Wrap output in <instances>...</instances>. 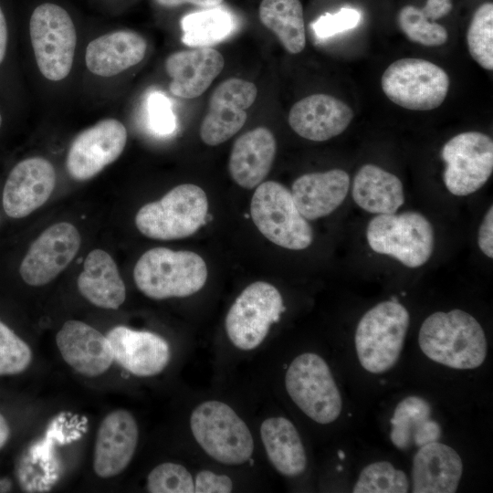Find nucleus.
Instances as JSON below:
<instances>
[{"label":"nucleus","instance_id":"2","mask_svg":"<svg viewBox=\"0 0 493 493\" xmlns=\"http://www.w3.org/2000/svg\"><path fill=\"white\" fill-rule=\"evenodd\" d=\"M208 276L205 260L196 253L154 247L143 253L135 264L133 279L148 298H184L198 292Z\"/></svg>","mask_w":493,"mask_h":493},{"label":"nucleus","instance_id":"26","mask_svg":"<svg viewBox=\"0 0 493 493\" xmlns=\"http://www.w3.org/2000/svg\"><path fill=\"white\" fill-rule=\"evenodd\" d=\"M80 294L93 305L117 309L126 299L125 284L109 253L94 249L89 253L77 280Z\"/></svg>","mask_w":493,"mask_h":493},{"label":"nucleus","instance_id":"12","mask_svg":"<svg viewBox=\"0 0 493 493\" xmlns=\"http://www.w3.org/2000/svg\"><path fill=\"white\" fill-rule=\"evenodd\" d=\"M446 163L443 180L454 195L465 196L479 190L493 171L492 139L479 131L452 137L442 148Z\"/></svg>","mask_w":493,"mask_h":493},{"label":"nucleus","instance_id":"36","mask_svg":"<svg viewBox=\"0 0 493 493\" xmlns=\"http://www.w3.org/2000/svg\"><path fill=\"white\" fill-rule=\"evenodd\" d=\"M32 361L30 347L0 320V376L23 372Z\"/></svg>","mask_w":493,"mask_h":493},{"label":"nucleus","instance_id":"5","mask_svg":"<svg viewBox=\"0 0 493 493\" xmlns=\"http://www.w3.org/2000/svg\"><path fill=\"white\" fill-rule=\"evenodd\" d=\"M207 210L205 191L198 185L184 184L171 189L159 201L141 207L135 225L142 235L152 239L184 238L205 224Z\"/></svg>","mask_w":493,"mask_h":493},{"label":"nucleus","instance_id":"15","mask_svg":"<svg viewBox=\"0 0 493 493\" xmlns=\"http://www.w3.org/2000/svg\"><path fill=\"white\" fill-rule=\"evenodd\" d=\"M257 89L254 83L231 78L213 92L208 111L200 126L202 141L210 146L221 144L245 124L246 110L255 102Z\"/></svg>","mask_w":493,"mask_h":493},{"label":"nucleus","instance_id":"38","mask_svg":"<svg viewBox=\"0 0 493 493\" xmlns=\"http://www.w3.org/2000/svg\"><path fill=\"white\" fill-rule=\"evenodd\" d=\"M149 122L152 130L159 135H169L176 126L171 102L161 92H152L148 98Z\"/></svg>","mask_w":493,"mask_h":493},{"label":"nucleus","instance_id":"24","mask_svg":"<svg viewBox=\"0 0 493 493\" xmlns=\"http://www.w3.org/2000/svg\"><path fill=\"white\" fill-rule=\"evenodd\" d=\"M277 152L273 133L265 127L253 129L237 138L232 147L228 170L239 186L252 189L268 174Z\"/></svg>","mask_w":493,"mask_h":493},{"label":"nucleus","instance_id":"37","mask_svg":"<svg viewBox=\"0 0 493 493\" xmlns=\"http://www.w3.org/2000/svg\"><path fill=\"white\" fill-rule=\"evenodd\" d=\"M361 14L352 8H341L334 14L326 13L311 24L318 38L324 39L354 28L360 22Z\"/></svg>","mask_w":493,"mask_h":493},{"label":"nucleus","instance_id":"6","mask_svg":"<svg viewBox=\"0 0 493 493\" xmlns=\"http://www.w3.org/2000/svg\"><path fill=\"white\" fill-rule=\"evenodd\" d=\"M366 238L374 252L393 257L408 267L425 264L435 241L431 223L415 211L377 215L368 224Z\"/></svg>","mask_w":493,"mask_h":493},{"label":"nucleus","instance_id":"35","mask_svg":"<svg viewBox=\"0 0 493 493\" xmlns=\"http://www.w3.org/2000/svg\"><path fill=\"white\" fill-rule=\"evenodd\" d=\"M147 489L152 493H194V480L184 466L164 462L149 473Z\"/></svg>","mask_w":493,"mask_h":493},{"label":"nucleus","instance_id":"20","mask_svg":"<svg viewBox=\"0 0 493 493\" xmlns=\"http://www.w3.org/2000/svg\"><path fill=\"white\" fill-rule=\"evenodd\" d=\"M353 116L352 110L342 100L318 93L301 99L291 107L288 123L300 137L324 142L343 132Z\"/></svg>","mask_w":493,"mask_h":493},{"label":"nucleus","instance_id":"14","mask_svg":"<svg viewBox=\"0 0 493 493\" xmlns=\"http://www.w3.org/2000/svg\"><path fill=\"white\" fill-rule=\"evenodd\" d=\"M80 235L69 223L47 227L30 246L19 273L29 286L39 287L52 281L72 261L80 246Z\"/></svg>","mask_w":493,"mask_h":493},{"label":"nucleus","instance_id":"13","mask_svg":"<svg viewBox=\"0 0 493 493\" xmlns=\"http://www.w3.org/2000/svg\"><path fill=\"white\" fill-rule=\"evenodd\" d=\"M127 142L125 126L116 119H105L81 131L72 142L66 166L69 175L86 181L116 161Z\"/></svg>","mask_w":493,"mask_h":493},{"label":"nucleus","instance_id":"4","mask_svg":"<svg viewBox=\"0 0 493 493\" xmlns=\"http://www.w3.org/2000/svg\"><path fill=\"white\" fill-rule=\"evenodd\" d=\"M409 323L407 309L397 301H383L369 309L355 331L361 365L372 373L390 370L399 359Z\"/></svg>","mask_w":493,"mask_h":493},{"label":"nucleus","instance_id":"8","mask_svg":"<svg viewBox=\"0 0 493 493\" xmlns=\"http://www.w3.org/2000/svg\"><path fill=\"white\" fill-rule=\"evenodd\" d=\"M286 390L294 404L319 424L335 421L342 408L340 391L322 357L313 352L297 356L285 374Z\"/></svg>","mask_w":493,"mask_h":493},{"label":"nucleus","instance_id":"32","mask_svg":"<svg viewBox=\"0 0 493 493\" xmlns=\"http://www.w3.org/2000/svg\"><path fill=\"white\" fill-rule=\"evenodd\" d=\"M467 43L473 59L483 68H493V4L484 3L470 21Z\"/></svg>","mask_w":493,"mask_h":493},{"label":"nucleus","instance_id":"33","mask_svg":"<svg viewBox=\"0 0 493 493\" xmlns=\"http://www.w3.org/2000/svg\"><path fill=\"white\" fill-rule=\"evenodd\" d=\"M409 489L406 474L388 461L366 466L360 473L353 493H405Z\"/></svg>","mask_w":493,"mask_h":493},{"label":"nucleus","instance_id":"31","mask_svg":"<svg viewBox=\"0 0 493 493\" xmlns=\"http://www.w3.org/2000/svg\"><path fill=\"white\" fill-rule=\"evenodd\" d=\"M182 41L190 47H209L227 37L235 27L231 12L210 7L184 16L181 21Z\"/></svg>","mask_w":493,"mask_h":493},{"label":"nucleus","instance_id":"28","mask_svg":"<svg viewBox=\"0 0 493 493\" xmlns=\"http://www.w3.org/2000/svg\"><path fill=\"white\" fill-rule=\"evenodd\" d=\"M441 428L432 419V408L424 398L410 395L395 407L391 419L390 438L394 446L401 450L421 447L438 441Z\"/></svg>","mask_w":493,"mask_h":493},{"label":"nucleus","instance_id":"1","mask_svg":"<svg viewBox=\"0 0 493 493\" xmlns=\"http://www.w3.org/2000/svg\"><path fill=\"white\" fill-rule=\"evenodd\" d=\"M419 346L429 359L450 368L475 369L488 353V342L479 322L461 309L437 311L421 325Z\"/></svg>","mask_w":493,"mask_h":493},{"label":"nucleus","instance_id":"29","mask_svg":"<svg viewBox=\"0 0 493 493\" xmlns=\"http://www.w3.org/2000/svg\"><path fill=\"white\" fill-rule=\"evenodd\" d=\"M260 436L268 460L279 474L296 477L305 470V448L292 422L283 416L268 417L260 425Z\"/></svg>","mask_w":493,"mask_h":493},{"label":"nucleus","instance_id":"30","mask_svg":"<svg viewBox=\"0 0 493 493\" xmlns=\"http://www.w3.org/2000/svg\"><path fill=\"white\" fill-rule=\"evenodd\" d=\"M261 23L278 38L290 54L306 45L303 7L299 0H262L258 9Z\"/></svg>","mask_w":493,"mask_h":493},{"label":"nucleus","instance_id":"19","mask_svg":"<svg viewBox=\"0 0 493 493\" xmlns=\"http://www.w3.org/2000/svg\"><path fill=\"white\" fill-rule=\"evenodd\" d=\"M56 343L63 360L87 377L104 373L114 361L107 336L80 320L66 321L56 335Z\"/></svg>","mask_w":493,"mask_h":493},{"label":"nucleus","instance_id":"39","mask_svg":"<svg viewBox=\"0 0 493 493\" xmlns=\"http://www.w3.org/2000/svg\"><path fill=\"white\" fill-rule=\"evenodd\" d=\"M232 479L211 470L198 472L194 480L195 493H228L233 490Z\"/></svg>","mask_w":493,"mask_h":493},{"label":"nucleus","instance_id":"3","mask_svg":"<svg viewBox=\"0 0 493 493\" xmlns=\"http://www.w3.org/2000/svg\"><path fill=\"white\" fill-rule=\"evenodd\" d=\"M190 428L200 447L221 464L243 465L253 455L254 441L248 426L224 402L199 404L191 414Z\"/></svg>","mask_w":493,"mask_h":493},{"label":"nucleus","instance_id":"18","mask_svg":"<svg viewBox=\"0 0 493 493\" xmlns=\"http://www.w3.org/2000/svg\"><path fill=\"white\" fill-rule=\"evenodd\" d=\"M113 360L131 374L151 377L162 372L169 363L171 351L160 335L116 326L108 333Z\"/></svg>","mask_w":493,"mask_h":493},{"label":"nucleus","instance_id":"21","mask_svg":"<svg viewBox=\"0 0 493 493\" xmlns=\"http://www.w3.org/2000/svg\"><path fill=\"white\" fill-rule=\"evenodd\" d=\"M224 65L221 53L209 47L174 52L165 60V70L171 78L169 89L183 99L199 97L220 74Z\"/></svg>","mask_w":493,"mask_h":493},{"label":"nucleus","instance_id":"25","mask_svg":"<svg viewBox=\"0 0 493 493\" xmlns=\"http://www.w3.org/2000/svg\"><path fill=\"white\" fill-rule=\"evenodd\" d=\"M146 49V40L137 32H110L89 43L85 54L86 66L95 75L112 77L140 63Z\"/></svg>","mask_w":493,"mask_h":493},{"label":"nucleus","instance_id":"22","mask_svg":"<svg viewBox=\"0 0 493 493\" xmlns=\"http://www.w3.org/2000/svg\"><path fill=\"white\" fill-rule=\"evenodd\" d=\"M462 472V459L455 449L438 441L428 443L414 456L412 492H456Z\"/></svg>","mask_w":493,"mask_h":493},{"label":"nucleus","instance_id":"41","mask_svg":"<svg viewBox=\"0 0 493 493\" xmlns=\"http://www.w3.org/2000/svg\"><path fill=\"white\" fill-rule=\"evenodd\" d=\"M452 8V0H426L422 10L430 20L435 21L448 15Z\"/></svg>","mask_w":493,"mask_h":493},{"label":"nucleus","instance_id":"40","mask_svg":"<svg viewBox=\"0 0 493 493\" xmlns=\"http://www.w3.org/2000/svg\"><path fill=\"white\" fill-rule=\"evenodd\" d=\"M477 244L489 258L493 257V207L487 211L478 229Z\"/></svg>","mask_w":493,"mask_h":493},{"label":"nucleus","instance_id":"11","mask_svg":"<svg viewBox=\"0 0 493 493\" xmlns=\"http://www.w3.org/2000/svg\"><path fill=\"white\" fill-rule=\"evenodd\" d=\"M284 310L282 296L276 287L265 281L251 283L226 314L225 329L230 342L241 351L257 348Z\"/></svg>","mask_w":493,"mask_h":493},{"label":"nucleus","instance_id":"27","mask_svg":"<svg viewBox=\"0 0 493 493\" xmlns=\"http://www.w3.org/2000/svg\"><path fill=\"white\" fill-rule=\"evenodd\" d=\"M351 194L358 206L376 215L395 213L404 202L401 180L374 164H364L359 169Z\"/></svg>","mask_w":493,"mask_h":493},{"label":"nucleus","instance_id":"44","mask_svg":"<svg viewBox=\"0 0 493 493\" xmlns=\"http://www.w3.org/2000/svg\"><path fill=\"white\" fill-rule=\"evenodd\" d=\"M10 436V427L5 418L0 413V449L5 445Z\"/></svg>","mask_w":493,"mask_h":493},{"label":"nucleus","instance_id":"9","mask_svg":"<svg viewBox=\"0 0 493 493\" xmlns=\"http://www.w3.org/2000/svg\"><path fill=\"white\" fill-rule=\"evenodd\" d=\"M29 34L42 75L52 81L65 79L71 70L77 43L68 12L52 3L38 5L30 17Z\"/></svg>","mask_w":493,"mask_h":493},{"label":"nucleus","instance_id":"16","mask_svg":"<svg viewBox=\"0 0 493 493\" xmlns=\"http://www.w3.org/2000/svg\"><path fill=\"white\" fill-rule=\"evenodd\" d=\"M56 185V172L51 163L42 157L19 162L10 172L3 190L5 213L22 218L43 205Z\"/></svg>","mask_w":493,"mask_h":493},{"label":"nucleus","instance_id":"17","mask_svg":"<svg viewBox=\"0 0 493 493\" xmlns=\"http://www.w3.org/2000/svg\"><path fill=\"white\" fill-rule=\"evenodd\" d=\"M139 428L134 416L118 409L107 414L97 432L93 469L102 478L120 475L131 463L138 444Z\"/></svg>","mask_w":493,"mask_h":493},{"label":"nucleus","instance_id":"10","mask_svg":"<svg viewBox=\"0 0 493 493\" xmlns=\"http://www.w3.org/2000/svg\"><path fill=\"white\" fill-rule=\"evenodd\" d=\"M381 86L387 98L411 110H431L445 100L449 78L446 72L425 59L401 58L384 70Z\"/></svg>","mask_w":493,"mask_h":493},{"label":"nucleus","instance_id":"43","mask_svg":"<svg viewBox=\"0 0 493 493\" xmlns=\"http://www.w3.org/2000/svg\"><path fill=\"white\" fill-rule=\"evenodd\" d=\"M7 46V26L5 15L0 7V64L5 58Z\"/></svg>","mask_w":493,"mask_h":493},{"label":"nucleus","instance_id":"23","mask_svg":"<svg viewBox=\"0 0 493 493\" xmlns=\"http://www.w3.org/2000/svg\"><path fill=\"white\" fill-rule=\"evenodd\" d=\"M349 188V174L341 169H331L299 176L292 184L291 194L303 217L315 220L336 210L346 198Z\"/></svg>","mask_w":493,"mask_h":493},{"label":"nucleus","instance_id":"34","mask_svg":"<svg viewBox=\"0 0 493 493\" xmlns=\"http://www.w3.org/2000/svg\"><path fill=\"white\" fill-rule=\"evenodd\" d=\"M397 22L409 40L423 46H442L448 38L447 31L443 26L430 20L422 8L413 5L401 8Z\"/></svg>","mask_w":493,"mask_h":493},{"label":"nucleus","instance_id":"45","mask_svg":"<svg viewBox=\"0 0 493 493\" xmlns=\"http://www.w3.org/2000/svg\"><path fill=\"white\" fill-rule=\"evenodd\" d=\"M2 125V116H1V113H0V127Z\"/></svg>","mask_w":493,"mask_h":493},{"label":"nucleus","instance_id":"42","mask_svg":"<svg viewBox=\"0 0 493 493\" xmlns=\"http://www.w3.org/2000/svg\"><path fill=\"white\" fill-rule=\"evenodd\" d=\"M158 5L164 7H175L184 4L210 8L220 5L224 0H154Z\"/></svg>","mask_w":493,"mask_h":493},{"label":"nucleus","instance_id":"7","mask_svg":"<svg viewBox=\"0 0 493 493\" xmlns=\"http://www.w3.org/2000/svg\"><path fill=\"white\" fill-rule=\"evenodd\" d=\"M250 214L259 232L277 246L302 250L313 241V230L299 213L291 192L278 182L267 181L257 186Z\"/></svg>","mask_w":493,"mask_h":493}]
</instances>
